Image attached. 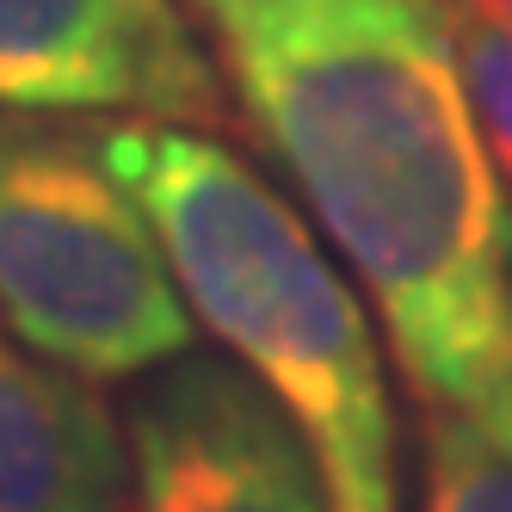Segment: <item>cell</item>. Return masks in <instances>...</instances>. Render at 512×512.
I'll use <instances>...</instances> for the list:
<instances>
[{
  "instance_id": "1",
  "label": "cell",
  "mask_w": 512,
  "mask_h": 512,
  "mask_svg": "<svg viewBox=\"0 0 512 512\" xmlns=\"http://www.w3.org/2000/svg\"><path fill=\"white\" fill-rule=\"evenodd\" d=\"M260 149L371 290L420 408L488 395L512 364L500 173L432 0H290L223 38Z\"/></svg>"
},
{
  "instance_id": "2",
  "label": "cell",
  "mask_w": 512,
  "mask_h": 512,
  "mask_svg": "<svg viewBox=\"0 0 512 512\" xmlns=\"http://www.w3.org/2000/svg\"><path fill=\"white\" fill-rule=\"evenodd\" d=\"M186 309L297 420L334 512H401L395 395L346 266L229 142L186 124H93Z\"/></svg>"
},
{
  "instance_id": "3",
  "label": "cell",
  "mask_w": 512,
  "mask_h": 512,
  "mask_svg": "<svg viewBox=\"0 0 512 512\" xmlns=\"http://www.w3.org/2000/svg\"><path fill=\"white\" fill-rule=\"evenodd\" d=\"M0 321L87 383L192 352V309L99 130L0 105Z\"/></svg>"
},
{
  "instance_id": "4",
  "label": "cell",
  "mask_w": 512,
  "mask_h": 512,
  "mask_svg": "<svg viewBox=\"0 0 512 512\" xmlns=\"http://www.w3.org/2000/svg\"><path fill=\"white\" fill-rule=\"evenodd\" d=\"M124 463V512H334L309 438L229 352H179L142 371Z\"/></svg>"
},
{
  "instance_id": "5",
  "label": "cell",
  "mask_w": 512,
  "mask_h": 512,
  "mask_svg": "<svg viewBox=\"0 0 512 512\" xmlns=\"http://www.w3.org/2000/svg\"><path fill=\"white\" fill-rule=\"evenodd\" d=\"M0 105L186 130L229 112L179 0H0Z\"/></svg>"
},
{
  "instance_id": "6",
  "label": "cell",
  "mask_w": 512,
  "mask_h": 512,
  "mask_svg": "<svg viewBox=\"0 0 512 512\" xmlns=\"http://www.w3.org/2000/svg\"><path fill=\"white\" fill-rule=\"evenodd\" d=\"M124 420L0 321V512H124Z\"/></svg>"
},
{
  "instance_id": "7",
  "label": "cell",
  "mask_w": 512,
  "mask_h": 512,
  "mask_svg": "<svg viewBox=\"0 0 512 512\" xmlns=\"http://www.w3.org/2000/svg\"><path fill=\"white\" fill-rule=\"evenodd\" d=\"M420 512H512V364L457 408H426Z\"/></svg>"
},
{
  "instance_id": "8",
  "label": "cell",
  "mask_w": 512,
  "mask_h": 512,
  "mask_svg": "<svg viewBox=\"0 0 512 512\" xmlns=\"http://www.w3.org/2000/svg\"><path fill=\"white\" fill-rule=\"evenodd\" d=\"M432 7L488 161L512 186V0H432Z\"/></svg>"
},
{
  "instance_id": "9",
  "label": "cell",
  "mask_w": 512,
  "mask_h": 512,
  "mask_svg": "<svg viewBox=\"0 0 512 512\" xmlns=\"http://www.w3.org/2000/svg\"><path fill=\"white\" fill-rule=\"evenodd\" d=\"M278 7H290V0H192V13L216 25V38H229V31L266 19V13H278Z\"/></svg>"
},
{
  "instance_id": "10",
  "label": "cell",
  "mask_w": 512,
  "mask_h": 512,
  "mask_svg": "<svg viewBox=\"0 0 512 512\" xmlns=\"http://www.w3.org/2000/svg\"><path fill=\"white\" fill-rule=\"evenodd\" d=\"M506 266H512V241H506Z\"/></svg>"
}]
</instances>
